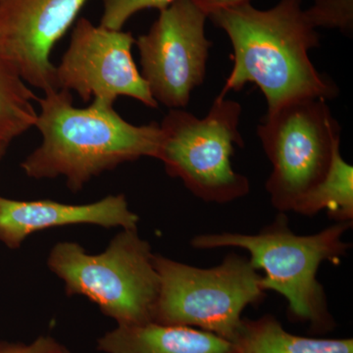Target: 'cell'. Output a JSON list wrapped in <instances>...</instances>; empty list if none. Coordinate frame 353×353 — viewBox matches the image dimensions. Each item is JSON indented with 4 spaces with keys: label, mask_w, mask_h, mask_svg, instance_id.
<instances>
[{
    "label": "cell",
    "mask_w": 353,
    "mask_h": 353,
    "mask_svg": "<svg viewBox=\"0 0 353 353\" xmlns=\"http://www.w3.org/2000/svg\"><path fill=\"white\" fill-rule=\"evenodd\" d=\"M272 164L267 192L278 212L296 204L324 178L341 148V126L326 101L303 99L268 111L257 127Z\"/></svg>",
    "instance_id": "52a82bcc"
},
{
    "label": "cell",
    "mask_w": 353,
    "mask_h": 353,
    "mask_svg": "<svg viewBox=\"0 0 353 353\" xmlns=\"http://www.w3.org/2000/svg\"><path fill=\"white\" fill-rule=\"evenodd\" d=\"M305 14L315 29L327 28L347 36L352 34L353 0H314Z\"/></svg>",
    "instance_id": "2e32d148"
},
{
    "label": "cell",
    "mask_w": 353,
    "mask_h": 353,
    "mask_svg": "<svg viewBox=\"0 0 353 353\" xmlns=\"http://www.w3.org/2000/svg\"><path fill=\"white\" fill-rule=\"evenodd\" d=\"M132 32L77 21L68 48L55 66L58 90L75 92L83 101L114 105L119 97H132L155 109L153 99L132 55Z\"/></svg>",
    "instance_id": "9c48e42d"
},
{
    "label": "cell",
    "mask_w": 353,
    "mask_h": 353,
    "mask_svg": "<svg viewBox=\"0 0 353 353\" xmlns=\"http://www.w3.org/2000/svg\"><path fill=\"white\" fill-rule=\"evenodd\" d=\"M153 257L138 229H123L99 254L78 243H58L48 266L63 281L67 296L87 297L118 326H131L152 322L160 288Z\"/></svg>",
    "instance_id": "277c9868"
},
{
    "label": "cell",
    "mask_w": 353,
    "mask_h": 353,
    "mask_svg": "<svg viewBox=\"0 0 353 353\" xmlns=\"http://www.w3.org/2000/svg\"><path fill=\"white\" fill-rule=\"evenodd\" d=\"M208 18L226 32L234 50V66L219 97L253 83L270 111L297 99L327 101L338 95L333 81L319 73L309 57L320 36L303 0H280L266 10L245 2L216 9Z\"/></svg>",
    "instance_id": "6da1fadb"
},
{
    "label": "cell",
    "mask_w": 353,
    "mask_h": 353,
    "mask_svg": "<svg viewBox=\"0 0 353 353\" xmlns=\"http://www.w3.org/2000/svg\"><path fill=\"white\" fill-rule=\"evenodd\" d=\"M176 0H102L99 25L110 30H123L132 16L146 9L163 10Z\"/></svg>",
    "instance_id": "e0dca14e"
},
{
    "label": "cell",
    "mask_w": 353,
    "mask_h": 353,
    "mask_svg": "<svg viewBox=\"0 0 353 353\" xmlns=\"http://www.w3.org/2000/svg\"><path fill=\"white\" fill-rule=\"evenodd\" d=\"M105 353H238L233 343L194 327L155 322L118 326L97 341Z\"/></svg>",
    "instance_id": "7c38bea8"
},
{
    "label": "cell",
    "mask_w": 353,
    "mask_h": 353,
    "mask_svg": "<svg viewBox=\"0 0 353 353\" xmlns=\"http://www.w3.org/2000/svg\"><path fill=\"white\" fill-rule=\"evenodd\" d=\"M0 353H70L68 348L51 336H39L34 343L0 341Z\"/></svg>",
    "instance_id": "ac0fdd59"
},
{
    "label": "cell",
    "mask_w": 353,
    "mask_h": 353,
    "mask_svg": "<svg viewBox=\"0 0 353 353\" xmlns=\"http://www.w3.org/2000/svg\"><path fill=\"white\" fill-rule=\"evenodd\" d=\"M34 127L41 145L20 166L29 178L64 176L67 187L79 192L94 176L141 157L157 158L161 143L158 123L131 124L114 105L92 101L76 108L71 92L53 90L38 99Z\"/></svg>",
    "instance_id": "7a4b0ae2"
},
{
    "label": "cell",
    "mask_w": 353,
    "mask_h": 353,
    "mask_svg": "<svg viewBox=\"0 0 353 353\" xmlns=\"http://www.w3.org/2000/svg\"><path fill=\"white\" fill-rule=\"evenodd\" d=\"M160 288L152 322L196 327L233 343L248 305L266 297L262 276L236 252L217 266L199 268L154 254Z\"/></svg>",
    "instance_id": "5b68a950"
},
{
    "label": "cell",
    "mask_w": 353,
    "mask_h": 353,
    "mask_svg": "<svg viewBox=\"0 0 353 353\" xmlns=\"http://www.w3.org/2000/svg\"><path fill=\"white\" fill-rule=\"evenodd\" d=\"M194 1L204 12L208 14L216 9L236 6V4L245 3V2H252V0H194Z\"/></svg>",
    "instance_id": "d6986e66"
},
{
    "label": "cell",
    "mask_w": 353,
    "mask_h": 353,
    "mask_svg": "<svg viewBox=\"0 0 353 353\" xmlns=\"http://www.w3.org/2000/svg\"><path fill=\"white\" fill-rule=\"evenodd\" d=\"M352 222L334 223L319 233L297 234L285 213L279 212L271 224L259 234L221 233L199 234L190 241L196 250L236 248L250 252L255 269L264 272L262 289L285 297L288 312L294 321L308 323L315 333L333 329L326 292L318 281L323 262L338 264L350 243L343 240Z\"/></svg>",
    "instance_id": "3957f363"
},
{
    "label": "cell",
    "mask_w": 353,
    "mask_h": 353,
    "mask_svg": "<svg viewBox=\"0 0 353 353\" xmlns=\"http://www.w3.org/2000/svg\"><path fill=\"white\" fill-rule=\"evenodd\" d=\"M8 146V145H2V143H0V161H1L2 158L6 155Z\"/></svg>",
    "instance_id": "ffe728a7"
},
{
    "label": "cell",
    "mask_w": 353,
    "mask_h": 353,
    "mask_svg": "<svg viewBox=\"0 0 353 353\" xmlns=\"http://www.w3.org/2000/svg\"><path fill=\"white\" fill-rule=\"evenodd\" d=\"M38 97L0 57V143H11L36 124Z\"/></svg>",
    "instance_id": "9a60e30c"
},
{
    "label": "cell",
    "mask_w": 353,
    "mask_h": 353,
    "mask_svg": "<svg viewBox=\"0 0 353 353\" xmlns=\"http://www.w3.org/2000/svg\"><path fill=\"white\" fill-rule=\"evenodd\" d=\"M326 210L336 223L353 222V167L341 157V148L324 178L296 204L292 212L313 216Z\"/></svg>",
    "instance_id": "5bb4252c"
},
{
    "label": "cell",
    "mask_w": 353,
    "mask_h": 353,
    "mask_svg": "<svg viewBox=\"0 0 353 353\" xmlns=\"http://www.w3.org/2000/svg\"><path fill=\"white\" fill-rule=\"evenodd\" d=\"M139 217L129 208L124 194L108 196L85 204L41 201H14L0 196V241L16 250L37 232L69 225H97L138 229Z\"/></svg>",
    "instance_id": "8fae6325"
},
{
    "label": "cell",
    "mask_w": 353,
    "mask_h": 353,
    "mask_svg": "<svg viewBox=\"0 0 353 353\" xmlns=\"http://www.w3.org/2000/svg\"><path fill=\"white\" fill-rule=\"evenodd\" d=\"M208 19L194 0H176L134 41L141 76L157 103L185 108L194 88L203 83L212 46L205 34Z\"/></svg>",
    "instance_id": "ba28073f"
},
{
    "label": "cell",
    "mask_w": 353,
    "mask_h": 353,
    "mask_svg": "<svg viewBox=\"0 0 353 353\" xmlns=\"http://www.w3.org/2000/svg\"><path fill=\"white\" fill-rule=\"evenodd\" d=\"M88 0H0V57L28 85L58 90L51 53Z\"/></svg>",
    "instance_id": "30bf717a"
},
{
    "label": "cell",
    "mask_w": 353,
    "mask_h": 353,
    "mask_svg": "<svg viewBox=\"0 0 353 353\" xmlns=\"http://www.w3.org/2000/svg\"><path fill=\"white\" fill-rule=\"evenodd\" d=\"M241 110L239 102L218 97L205 117L170 109L159 124L157 159L203 201L225 204L250 194V181L234 170L231 161L234 148L243 146Z\"/></svg>",
    "instance_id": "8992f818"
},
{
    "label": "cell",
    "mask_w": 353,
    "mask_h": 353,
    "mask_svg": "<svg viewBox=\"0 0 353 353\" xmlns=\"http://www.w3.org/2000/svg\"><path fill=\"white\" fill-rule=\"evenodd\" d=\"M233 343L238 353H353L352 339H313L285 331L275 316L241 319Z\"/></svg>",
    "instance_id": "4fadbf2b"
}]
</instances>
